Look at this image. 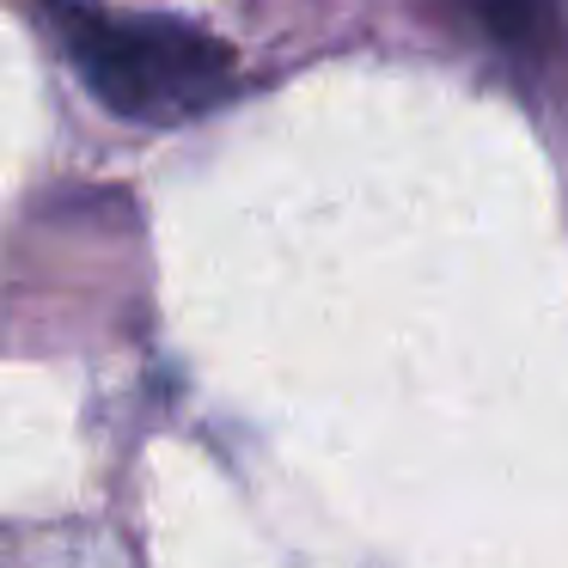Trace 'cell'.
Returning a JSON list of instances; mask_svg holds the SVG:
<instances>
[{"label": "cell", "mask_w": 568, "mask_h": 568, "mask_svg": "<svg viewBox=\"0 0 568 568\" xmlns=\"http://www.w3.org/2000/svg\"><path fill=\"white\" fill-rule=\"evenodd\" d=\"M489 19H495V31L501 38H531V31H544V19H550V0H495L489 7Z\"/></svg>", "instance_id": "cell-2"}, {"label": "cell", "mask_w": 568, "mask_h": 568, "mask_svg": "<svg viewBox=\"0 0 568 568\" xmlns=\"http://www.w3.org/2000/svg\"><path fill=\"white\" fill-rule=\"evenodd\" d=\"M38 7L87 92L129 123H190L239 87L233 50L184 19L104 13L87 0H38Z\"/></svg>", "instance_id": "cell-1"}]
</instances>
